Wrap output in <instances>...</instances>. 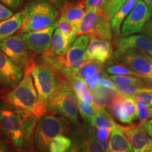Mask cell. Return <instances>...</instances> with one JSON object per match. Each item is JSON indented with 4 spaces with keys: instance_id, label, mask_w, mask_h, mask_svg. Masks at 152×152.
<instances>
[{
    "instance_id": "cell-9",
    "label": "cell",
    "mask_w": 152,
    "mask_h": 152,
    "mask_svg": "<svg viewBox=\"0 0 152 152\" xmlns=\"http://www.w3.org/2000/svg\"><path fill=\"white\" fill-rule=\"evenodd\" d=\"M90 35H79L72 43L64 58V68L63 74L66 78L77 75L85 64V53L90 42Z\"/></svg>"
},
{
    "instance_id": "cell-41",
    "label": "cell",
    "mask_w": 152,
    "mask_h": 152,
    "mask_svg": "<svg viewBox=\"0 0 152 152\" xmlns=\"http://www.w3.org/2000/svg\"><path fill=\"white\" fill-rule=\"evenodd\" d=\"M86 9L90 8H103L105 0H85Z\"/></svg>"
},
{
    "instance_id": "cell-15",
    "label": "cell",
    "mask_w": 152,
    "mask_h": 152,
    "mask_svg": "<svg viewBox=\"0 0 152 152\" xmlns=\"http://www.w3.org/2000/svg\"><path fill=\"white\" fill-rule=\"evenodd\" d=\"M113 55L110 40H105L95 36H90V42L85 53V59L95 60L102 64L107 61Z\"/></svg>"
},
{
    "instance_id": "cell-26",
    "label": "cell",
    "mask_w": 152,
    "mask_h": 152,
    "mask_svg": "<svg viewBox=\"0 0 152 152\" xmlns=\"http://www.w3.org/2000/svg\"><path fill=\"white\" fill-rule=\"evenodd\" d=\"M91 124L95 128L100 126H106L113 130L117 123L105 109H96V114Z\"/></svg>"
},
{
    "instance_id": "cell-43",
    "label": "cell",
    "mask_w": 152,
    "mask_h": 152,
    "mask_svg": "<svg viewBox=\"0 0 152 152\" xmlns=\"http://www.w3.org/2000/svg\"><path fill=\"white\" fill-rule=\"evenodd\" d=\"M140 125L146 131V132L149 134L150 137L152 138V118L148 119L146 122L142 123Z\"/></svg>"
},
{
    "instance_id": "cell-2",
    "label": "cell",
    "mask_w": 152,
    "mask_h": 152,
    "mask_svg": "<svg viewBox=\"0 0 152 152\" xmlns=\"http://www.w3.org/2000/svg\"><path fill=\"white\" fill-rule=\"evenodd\" d=\"M6 102L19 110L37 118L45 115L47 109L39 102L31 72H26L20 83L12 90L1 95Z\"/></svg>"
},
{
    "instance_id": "cell-44",
    "label": "cell",
    "mask_w": 152,
    "mask_h": 152,
    "mask_svg": "<svg viewBox=\"0 0 152 152\" xmlns=\"http://www.w3.org/2000/svg\"><path fill=\"white\" fill-rule=\"evenodd\" d=\"M48 1L59 11L61 10L68 2V0H48Z\"/></svg>"
},
{
    "instance_id": "cell-32",
    "label": "cell",
    "mask_w": 152,
    "mask_h": 152,
    "mask_svg": "<svg viewBox=\"0 0 152 152\" xmlns=\"http://www.w3.org/2000/svg\"><path fill=\"white\" fill-rule=\"evenodd\" d=\"M127 0H105L104 4V11L109 15L110 20L121 8Z\"/></svg>"
},
{
    "instance_id": "cell-46",
    "label": "cell",
    "mask_w": 152,
    "mask_h": 152,
    "mask_svg": "<svg viewBox=\"0 0 152 152\" xmlns=\"http://www.w3.org/2000/svg\"><path fill=\"white\" fill-rule=\"evenodd\" d=\"M68 152H82V150L80 147L79 146V144H77V142H75V143L72 145L71 149L68 150Z\"/></svg>"
},
{
    "instance_id": "cell-50",
    "label": "cell",
    "mask_w": 152,
    "mask_h": 152,
    "mask_svg": "<svg viewBox=\"0 0 152 152\" xmlns=\"http://www.w3.org/2000/svg\"><path fill=\"white\" fill-rule=\"evenodd\" d=\"M149 111H150V118H152V107L150 108Z\"/></svg>"
},
{
    "instance_id": "cell-6",
    "label": "cell",
    "mask_w": 152,
    "mask_h": 152,
    "mask_svg": "<svg viewBox=\"0 0 152 152\" xmlns=\"http://www.w3.org/2000/svg\"><path fill=\"white\" fill-rule=\"evenodd\" d=\"M76 33L77 35H90L105 40H111L113 33L109 15L104 12L103 8L86 9Z\"/></svg>"
},
{
    "instance_id": "cell-48",
    "label": "cell",
    "mask_w": 152,
    "mask_h": 152,
    "mask_svg": "<svg viewBox=\"0 0 152 152\" xmlns=\"http://www.w3.org/2000/svg\"><path fill=\"white\" fill-rule=\"evenodd\" d=\"M141 152H152V142H150Z\"/></svg>"
},
{
    "instance_id": "cell-38",
    "label": "cell",
    "mask_w": 152,
    "mask_h": 152,
    "mask_svg": "<svg viewBox=\"0 0 152 152\" xmlns=\"http://www.w3.org/2000/svg\"><path fill=\"white\" fill-rule=\"evenodd\" d=\"M133 98L136 101H142L147 104L149 107H152V93L144 92L132 95Z\"/></svg>"
},
{
    "instance_id": "cell-19",
    "label": "cell",
    "mask_w": 152,
    "mask_h": 152,
    "mask_svg": "<svg viewBox=\"0 0 152 152\" xmlns=\"http://www.w3.org/2000/svg\"><path fill=\"white\" fill-rule=\"evenodd\" d=\"M105 152H134L130 142L119 128L118 124L112 130Z\"/></svg>"
},
{
    "instance_id": "cell-42",
    "label": "cell",
    "mask_w": 152,
    "mask_h": 152,
    "mask_svg": "<svg viewBox=\"0 0 152 152\" xmlns=\"http://www.w3.org/2000/svg\"><path fill=\"white\" fill-rule=\"evenodd\" d=\"M0 152H15L14 148L11 147V144L5 141L0 135Z\"/></svg>"
},
{
    "instance_id": "cell-36",
    "label": "cell",
    "mask_w": 152,
    "mask_h": 152,
    "mask_svg": "<svg viewBox=\"0 0 152 152\" xmlns=\"http://www.w3.org/2000/svg\"><path fill=\"white\" fill-rule=\"evenodd\" d=\"M98 85L100 87H103L104 89L112 90L115 92H117V84L110 79L109 76L106 75L104 70H102L99 73Z\"/></svg>"
},
{
    "instance_id": "cell-25",
    "label": "cell",
    "mask_w": 152,
    "mask_h": 152,
    "mask_svg": "<svg viewBox=\"0 0 152 152\" xmlns=\"http://www.w3.org/2000/svg\"><path fill=\"white\" fill-rule=\"evenodd\" d=\"M116 93L117 94L113 97L111 105V109L114 117L123 123H131L132 122V119L127 113L123 105V99L125 96L118 92Z\"/></svg>"
},
{
    "instance_id": "cell-35",
    "label": "cell",
    "mask_w": 152,
    "mask_h": 152,
    "mask_svg": "<svg viewBox=\"0 0 152 152\" xmlns=\"http://www.w3.org/2000/svg\"><path fill=\"white\" fill-rule=\"evenodd\" d=\"M96 129V131L95 132V135L96 139L101 144H103L104 147L106 148L109 144L112 129L106 126H100Z\"/></svg>"
},
{
    "instance_id": "cell-37",
    "label": "cell",
    "mask_w": 152,
    "mask_h": 152,
    "mask_svg": "<svg viewBox=\"0 0 152 152\" xmlns=\"http://www.w3.org/2000/svg\"><path fill=\"white\" fill-rule=\"evenodd\" d=\"M137 106L138 117L140 119V124L143 123L150 118V108L147 104L142 101H136Z\"/></svg>"
},
{
    "instance_id": "cell-20",
    "label": "cell",
    "mask_w": 152,
    "mask_h": 152,
    "mask_svg": "<svg viewBox=\"0 0 152 152\" xmlns=\"http://www.w3.org/2000/svg\"><path fill=\"white\" fill-rule=\"evenodd\" d=\"M69 81L77 99L94 106L92 94L90 92L89 89L90 87H88L86 82L77 75L72 76L71 78H69Z\"/></svg>"
},
{
    "instance_id": "cell-29",
    "label": "cell",
    "mask_w": 152,
    "mask_h": 152,
    "mask_svg": "<svg viewBox=\"0 0 152 152\" xmlns=\"http://www.w3.org/2000/svg\"><path fill=\"white\" fill-rule=\"evenodd\" d=\"M56 28L60 31V33L65 37L66 39L73 42L77 38V33L74 28L67 21L59 17L56 21Z\"/></svg>"
},
{
    "instance_id": "cell-18",
    "label": "cell",
    "mask_w": 152,
    "mask_h": 152,
    "mask_svg": "<svg viewBox=\"0 0 152 152\" xmlns=\"http://www.w3.org/2000/svg\"><path fill=\"white\" fill-rule=\"evenodd\" d=\"M103 68L102 63L95 60H87L85 61L77 75L84 80L91 91L94 92L99 87L98 85L99 73Z\"/></svg>"
},
{
    "instance_id": "cell-7",
    "label": "cell",
    "mask_w": 152,
    "mask_h": 152,
    "mask_svg": "<svg viewBox=\"0 0 152 152\" xmlns=\"http://www.w3.org/2000/svg\"><path fill=\"white\" fill-rule=\"evenodd\" d=\"M47 112L59 115L75 123L77 118V99L69 79L62 85L46 105Z\"/></svg>"
},
{
    "instance_id": "cell-39",
    "label": "cell",
    "mask_w": 152,
    "mask_h": 152,
    "mask_svg": "<svg viewBox=\"0 0 152 152\" xmlns=\"http://www.w3.org/2000/svg\"><path fill=\"white\" fill-rule=\"evenodd\" d=\"M14 15L12 11L7 8L6 6L0 1V20H4L11 18Z\"/></svg>"
},
{
    "instance_id": "cell-3",
    "label": "cell",
    "mask_w": 152,
    "mask_h": 152,
    "mask_svg": "<svg viewBox=\"0 0 152 152\" xmlns=\"http://www.w3.org/2000/svg\"><path fill=\"white\" fill-rule=\"evenodd\" d=\"M31 75L37 92L39 103L45 107L58 89L68 80L42 59L38 63L35 62L32 68Z\"/></svg>"
},
{
    "instance_id": "cell-11",
    "label": "cell",
    "mask_w": 152,
    "mask_h": 152,
    "mask_svg": "<svg viewBox=\"0 0 152 152\" xmlns=\"http://www.w3.org/2000/svg\"><path fill=\"white\" fill-rule=\"evenodd\" d=\"M151 16L146 4L142 0H138L121 26V35L128 36L141 31Z\"/></svg>"
},
{
    "instance_id": "cell-51",
    "label": "cell",
    "mask_w": 152,
    "mask_h": 152,
    "mask_svg": "<svg viewBox=\"0 0 152 152\" xmlns=\"http://www.w3.org/2000/svg\"><path fill=\"white\" fill-rule=\"evenodd\" d=\"M149 90H150V93H152V86L151 87H149Z\"/></svg>"
},
{
    "instance_id": "cell-40",
    "label": "cell",
    "mask_w": 152,
    "mask_h": 152,
    "mask_svg": "<svg viewBox=\"0 0 152 152\" xmlns=\"http://www.w3.org/2000/svg\"><path fill=\"white\" fill-rule=\"evenodd\" d=\"M24 1L25 0H0L1 3L12 9H18L24 3Z\"/></svg>"
},
{
    "instance_id": "cell-30",
    "label": "cell",
    "mask_w": 152,
    "mask_h": 152,
    "mask_svg": "<svg viewBox=\"0 0 152 152\" xmlns=\"http://www.w3.org/2000/svg\"><path fill=\"white\" fill-rule=\"evenodd\" d=\"M77 106L78 111L83 118L86 122L92 123V120L96 114V109L93 106L80 99H77Z\"/></svg>"
},
{
    "instance_id": "cell-17",
    "label": "cell",
    "mask_w": 152,
    "mask_h": 152,
    "mask_svg": "<svg viewBox=\"0 0 152 152\" xmlns=\"http://www.w3.org/2000/svg\"><path fill=\"white\" fill-rule=\"evenodd\" d=\"M85 13L86 6L85 0H79L73 2L68 1L60 11V17L71 25L76 32L80 23L84 18Z\"/></svg>"
},
{
    "instance_id": "cell-14",
    "label": "cell",
    "mask_w": 152,
    "mask_h": 152,
    "mask_svg": "<svg viewBox=\"0 0 152 152\" xmlns=\"http://www.w3.org/2000/svg\"><path fill=\"white\" fill-rule=\"evenodd\" d=\"M130 49L142 51L152 56V39L144 35L123 36L116 41L114 56L115 58Z\"/></svg>"
},
{
    "instance_id": "cell-22",
    "label": "cell",
    "mask_w": 152,
    "mask_h": 152,
    "mask_svg": "<svg viewBox=\"0 0 152 152\" xmlns=\"http://www.w3.org/2000/svg\"><path fill=\"white\" fill-rule=\"evenodd\" d=\"M23 23V16L20 12L16 13L11 18L0 21V41L12 36L20 30Z\"/></svg>"
},
{
    "instance_id": "cell-5",
    "label": "cell",
    "mask_w": 152,
    "mask_h": 152,
    "mask_svg": "<svg viewBox=\"0 0 152 152\" xmlns=\"http://www.w3.org/2000/svg\"><path fill=\"white\" fill-rule=\"evenodd\" d=\"M69 130V123L64 117L44 115L38 120L33 137V142L39 152H46L49 144L56 137L65 134Z\"/></svg>"
},
{
    "instance_id": "cell-1",
    "label": "cell",
    "mask_w": 152,
    "mask_h": 152,
    "mask_svg": "<svg viewBox=\"0 0 152 152\" xmlns=\"http://www.w3.org/2000/svg\"><path fill=\"white\" fill-rule=\"evenodd\" d=\"M38 120L33 114L9 104L0 96V135L15 149L30 147Z\"/></svg>"
},
{
    "instance_id": "cell-31",
    "label": "cell",
    "mask_w": 152,
    "mask_h": 152,
    "mask_svg": "<svg viewBox=\"0 0 152 152\" xmlns=\"http://www.w3.org/2000/svg\"><path fill=\"white\" fill-rule=\"evenodd\" d=\"M106 71L109 74H111V75H133L142 77L141 75L132 71L130 68L127 67L126 66H125L124 64H113V65L108 66L107 68H106Z\"/></svg>"
},
{
    "instance_id": "cell-33",
    "label": "cell",
    "mask_w": 152,
    "mask_h": 152,
    "mask_svg": "<svg viewBox=\"0 0 152 152\" xmlns=\"http://www.w3.org/2000/svg\"><path fill=\"white\" fill-rule=\"evenodd\" d=\"M125 96V95H124ZM123 105L125 109L129 116L133 121L134 120L139 118L136 100L131 96H125L123 99Z\"/></svg>"
},
{
    "instance_id": "cell-45",
    "label": "cell",
    "mask_w": 152,
    "mask_h": 152,
    "mask_svg": "<svg viewBox=\"0 0 152 152\" xmlns=\"http://www.w3.org/2000/svg\"><path fill=\"white\" fill-rule=\"evenodd\" d=\"M141 32L143 34H145V35L149 36L152 39V20L151 21L148 22L147 24L144 26V27L142 28Z\"/></svg>"
},
{
    "instance_id": "cell-21",
    "label": "cell",
    "mask_w": 152,
    "mask_h": 152,
    "mask_svg": "<svg viewBox=\"0 0 152 152\" xmlns=\"http://www.w3.org/2000/svg\"><path fill=\"white\" fill-rule=\"evenodd\" d=\"M77 143L80 147L82 152H105V147L98 141L94 130L91 128L85 130L82 139Z\"/></svg>"
},
{
    "instance_id": "cell-12",
    "label": "cell",
    "mask_w": 152,
    "mask_h": 152,
    "mask_svg": "<svg viewBox=\"0 0 152 152\" xmlns=\"http://www.w3.org/2000/svg\"><path fill=\"white\" fill-rule=\"evenodd\" d=\"M57 23L48 28L35 31L20 33L28 48L35 54H43L48 52L52 45V37Z\"/></svg>"
},
{
    "instance_id": "cell-28",
    "label": "cell",
    "mask_w": 152,
    "mask_h": 152,
    "mask_svg": "<svg viewBox=\"0 0 152 152\" xmlns=\"http://www.w3.org/2000/svg\"><path fill=\"white\" fill-rule=\"evenodd\" d=\"M72 145L73 142L71 139L64 134H61L51 141L48 150L49 152H68Z\"/></svg>"
},
{
    "instance_id": "cell-52",
    "label": "cell",
    "mask_w": 152,
    "mask_h": 152,
    "mask_svg": "<svg viewBox=\"0 0 152 152\" xmlns=\"http://www.w3.org/2000/svg\"><path fill=\"white\" fill-rule=\"evenodd\" d=\"M0 21H1V20H0Z\"/></svg>"
},
{
    "instance_id": "cell-34",
    "label": "cell",
    "mask_w": 152,
    "mask_h": 152,
    "mask_svg": "<svg viewBox=\"0 0 152 152\" xmlns=\"http://www.w3.org/2000/svg\"><path fill=\"white\" fill-rule=\"evenodd\" d=\"M125 96H132L139 93L150 92L149 87H136L125 86V85H117V92Z\"/></svg>"
},
{
    "instance_id": "cell-4",
    "label": "cell",
    "mask_w": 152,
    "mask_h": 152,
    "mask_svg": "<svg viewBox=\"0 0 152 152\" xmlns=\"http://www.w3.org/2000/svg\"><path fill=\"white\" fill-rule=\"evenodd\" d=\"M59 13L48 0H33L21 11L23 23L20 33L49 27L56 22Z\"/></svg>"
},
{
    "instance_id": "cell-13",
    "label": "cell",
    "mask_w": 152,
    "mask_h": 152,
    "mask_svg": "<svg viewBox=\"0 0 152 152\" xmlns=\"http://www.w3.org/2000/svg\"><path fill=\"white\" fill-rule=\"evenodd\" d=\"M132 71L143 76L152 73V56L142 51L130 50L115 57Z\"/></svg>"
},
{
    "instance_id": "cell-10",
    "label": "cell",
    "mask_w": 152,
    "mask_h": 152,
    "mask_svg": "<svg viewBox=\"0 0 152 152\" xmlns=\"http://www.w3.org/2000/svg\"><path fill=\"white\" fill-rule=\"evenodd\" d=\"M24 71L0 49V94L3 95L20 83Z\"/></svg>"
},
{
    "instance_id": "cell-24",
    "label": "cell",
    "mask_w": 152,
    "mask_h": 152,
    "mask_svg": "<svg viewBox=\"0 0 152 152\" xmlns=\"http://www.w3.org/2000/svg\"><path fill=\"white\" fill-rule=\"evenodd\" d=\"M138 0H127L121 8L111 19V26L113 33L115 35H121V28L123 21L132 11L133 7L137 2Z\"/></svg>"
},
{
    "instance_id": "cell-23",
    "label": "cell",
    "mask_w": 152,
    "mask_h": 152,
    "mask_svg": "<svg viewBox=\"0 0 152 152\" xmlns=\"http://www.w3.org/2000/svg\"><path fill=\"white\" fill-rule=\"evenodd\" d=\"M72 42L64 37L57 28L53 35L52 45L48 52L45 53L52 56H64L72 45Z\"/></svg>"
},
{
    "instance_id": "cell-27",
    "label": "cell",
    "mask_w": 152,
    "mask_h": 152,
    "mask_svg": "<svg viewBox=\"0 0 152 152\" xmlns=\"http://www.w3.org/2000/svg\"><path fill=\"white\" fill-rule=\"evenodd\" d=\"M114 83L119 85H125V86H136V87H145L147 83L143 80L142 77H137L133 75H112L109 76Z\"/></svg>"
},
{
    "instance_id": "cell-16",
    "label": "cell",
    "mask_w": 152,
    "mask_h": 152,
    "mask_svg": "<svg viewBox=\"0 0 152 152\" xmlns=\"http://www.w3.org/2000/svg\"><path fill=\"white\" fill-rule=\"evenodd\" d=\"M119 128L128 138L134 152H141L152 142L149 134L142 128L141 125H119Z\"/></svg>"
},
{
    "instance_id": "cell-49",
    "label": "cell",
    "mask_w": 152,
    "mask_h": 152,
    "mask_svg": "<svg viewBox=\"0 0 152 152\" xmlns=\"http://www.w3.org/2000/svg\"><path fill=\"white\" fill-rule=\"evenodd\" d=\"M142 78L146 80V81L147 82H149V83H152V73H151L149 75H145V76H143V77Z\"/></svg>"
},
{
    "instance_id": "cell-8",
    "label": "cell",
    "mask_w": 152,
    "mask_h": 152,
    "mask_svg": "<svg viewBox=\"0 0 152 152\" xmlns=\"http://www.w3.org/2000/svg\"><path fill=\"white\" fill-rule=\"evenodd\" d=\"M0 49L24 73L31 72L35 61L20 33L0 41Z\"/></svg>"
},
{
    "instance_id": "cell-47",
    "label": "cell",
    "mask_w": 152,
    "mask_h": 152,
    "mask_svg": "<svg viewBox=\"0 0 152 152\" xmlns=\"http://www.w3.org/2000/svg\"><path fill=\"white\" fill-rule=\"evenodd\" d=\"M142 1L146 4V5L147 6L150 12H151V14H152V0H142Z\"/></svg>"
}]
</instances>
